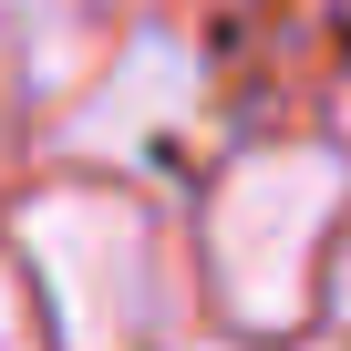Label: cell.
<instances>
[{
	"label": "cell",
	"mask_w": 351,
	"mask_h": 351,
	"mask_svg": "<svg viewBox=\"0 0 351 351\" xmlns=\"http://www.w3.org/2000/svg\"><path fill=\"white\" fill-rule=\"evenodd\" d=\"M21 258H32V289L52 300V320L73 341H124L155 320V238L124 197L104 186H52L21 207Z\"/></svg>",
	"instance_id": "2"
},
{
	"label": "cell",
	"mask_w": 351,
	"mask_h": 351,
	"mask_svg": "<svg viewBox=\"0 0 351 351\" xmlns=\"http://www.w3.org/2000/svg\"><path fill=\"white\" fill-rule=\"evenodd\" d=\"M351 207V155L341 145H248L228 155L217 197H207V279L228 300V320L248 330H289L310 310V269L330 248Z\"/></svg>",
	"instance_id": "1"
},
{
	"label": "cell",
	"mask_w": 351,
	"mask_h": 351,
	"mask_svg": "<svg viewBox=\"0 0 351 351\" xmlns=\"http://www.w3.org/2000/svg\"><path fill=\"white\" fill-rule=\"evenodd\" d=\"M207 104V73H197V52L176 42V32H145V42H124V62L104 73V93L62 124V145L73 155H155L176 124H186Z\"/></svg>",
	"instance_id": "3"
}]
</instances>
